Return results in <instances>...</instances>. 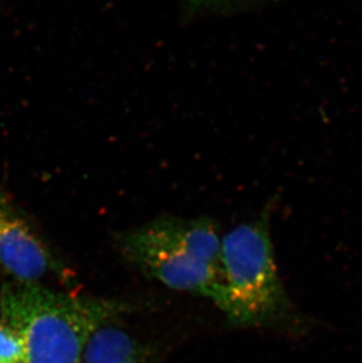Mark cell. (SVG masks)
I'll return each mask as SVG.
<instances>
[{
  "instance_id": "7",
  "label": "cell",
  "mask_w": 362,
  "mask_h": 363,
  "mask_svg": "<svg viewBox=\"0 0 362 363\" xmlns=\"http://www.w3.org/2000/svg\"><path fill=\"white\" fill-rule=\"evenodd\" d=\"M211 0H188L192 7L202 6L204 4H209Z\"/></svg>"
},
{
  "instance_id": "5",
  "label": "cell",
  "mask_w": 362,
  "mask_h": 363,
  "mask_svg": "<svg viewBox=\"0 0 362 363\" xmlns=\"http://www.w3.org/2000/svg\"><path fill=\"white\" fill-rule=\"evenodd\" d=\"M80 363H153L152 350L116 319L100 325L89 336Z\"/></svg>"
},
{
  "instance_id": "3",
  "label": "cell",
  "mask_w": 362,
  "mask_h": 363,
  "mask_svg": "<svg viewBox=\"0 0 362 363\" xmlns=\"http://www.w3.org/2000/svg\"><path fill=\"white\" fill-rule=\"evenodd\" d=\"M220 243L216 223L209 218L164 216L120 237V253L147 278L172 291L209 298L221 296Z\"/></svg>"
},
{
  "instance_id": "4",
  "label": "cell",
  "mask_w": 362,
  "mask_h": 363,
  "mask_svg": "<svg viewBox=\"0 0 362 363\" xmlns=\"http://www.w3.org/2000/svg\"><path fill=\"white\" fill-rule=\"evenodd\" d=\"M0 264L21 284H40L50 275L69 279L62 261L7 196L0 193Z\"/></svg>"
},
{
  "instance_id": "1",
  "label": "cell",
  "mask_w": 362,
  "mask_h": 363,
  "mask_svg": "<svg viewBox=\"0 0 362 363\" xmlns=\"http://www.w3.org/2000/svg\"><path fill=\"white\" fill-rule=\"evenodd\" d=\"M270 207L221 237V296L218 307L229 323L302 335L309 320L290 298L278 271L270 239Z\"/></svg>"
},
{
  "instance_id": "6",
  "label": "cell",
  "mask_w": 362,
  "mask_h": 363,
  "mask_svg": "<svg viewBox=\"0 0 362 363\" xmlns=\"http://www.w3.org/2000/svg\"><path fill=\"white\" fill-rule=\"evenodd\" d=\"M24 348L17 333L0 323V363H23Z\"/></svg>"
},
{
  "instance_id": "2",
  "label": "cell",
  "mask_w": 362,
  "mask_h": 363,
  "mask_svg": "<svg viewBox=\"0 0 362 363\" xmlns=\"http://www.w3.org/2000/svg\"><path fill=\"white\" fill-rule=\"evenodd\" d=\"M125 311L119 302L55 291L41 284L7 282L0 291V323L13 329L23 363H80L89 336Z\"/></svg>"
}]
</instances>
